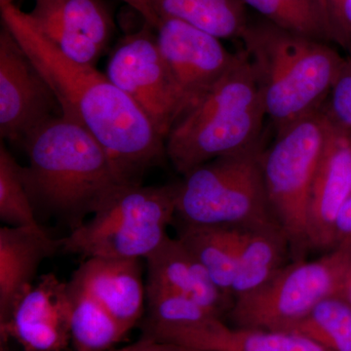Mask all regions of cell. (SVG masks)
<instances>
[{
	"label": "cell",
	"instance_id": "29",
	"mask_svg": "<svg viewBox=\"0 0 351 351\" xmlns=\"http://www.w3.org/2000/svg\"><path fill=\"white\" fill-rule=\"evenodd\" d=\"M125 2L127 5L133 8L143 18L145 23L151 25L154 29L160 25V18L157 15L151 0H121Z\"/></svg>",
	"mask_w": 351,
	"mask_h": 351
},
{
	"label": "cell",
	"instance_id": "11",
	"mask_svg": "<svg viewBox=\"0 0 351 351\" xmlns=\"http://www.w3.org/2000/svg\"><path fill=\"white\" fill-rule=\"evenodd\" d=\"M156 32L159 50L181 94L184 115L232 68L237 55L230 54L221 39L179 20L161 19Z\"/></svg>",
	"mask_w": 351,
	"mask_h": 351
},
{
	"label": "cell",
	"instance_id": "20",
	"mask_svg": "<svg viewBox=\"0 0 351 351\" xmlns=\"http://www.w3.org/2000/svg\"><path fill=\"white\" fill-rule=\"evenodd\" d=\"M244 228L180 223L178 239L203 265L219 290L232 298Z\"/></svg>",
	"mask_w": 351,
	"mask_h": 351
},
{
	"label": "cell",
	"instance_id": "19",
	"mask_svg": "<svg viewBox=\"0 0 351 351\" xmlns=\"http://www.w3.org/2000/svg\"><path fill=\"white\" fill-rule=\"evenodd\" d=\"M290 245L278 223L243 228L239 267L232 285L233 300L255 292L286 263Z\"/></svg>",
	"mask_w": 351,
	"mask_h": 351
},
{
	"label": "cell",
	"instance_id": "16",
	"mask_svg": "<svg viewBox=\"0 0 351 351\" xmlns=\"http://www.w3.org/2000/svg\"><path fill=\"white\" fill-rule=\"evenodd\" d=\"M63 243L43 226L0 228V326L34 286L41 263L62 252Z\"/></svg>",
	"mask_w": 351,
	"mask_h": 351
},
{
	"label": "cell",
	"instance_id": "32",
	"mask_svg": "<svg viewBox=\"0 0 351 351\" xmlns=\"http://www.w3.org/2000/svg\"><path fill=\"white\" fill-rule=\"evenodd\" d=\"M184 348V351H201V350H191V348Z\"/></svg>",
	"mask_w": 351,
	"mask_h": 351
},
{
	"label": "cell",
	"instance_id": "3",
	"mask_svg": "<svg viewBox=\"0 0 351 351\" xmlns=\"http://www.w3.org/2000/svg\"><path fill=\"white\" fill-rule=\"evenodd\" d=\"M240 39L277 131L322 108L346 62L325 41L270 23L249 25Z\"/></svg>",
	"mask_w": 351,
	"mask_h": 351
},
{
	"label": "cell",
	"instance_id": "21",
	"mask_svg": "<svg viewBox=\"0 0 351 351\" xmlns=\"http://www.w3.org/2000/svg\"><path fill=\"white\" fill-rule=\"evenodd\" d=\"M161 19H175L219 39L241 38L249 24L243 0H151Z\"/></svg>",
	"mask_w": 351,
	"mask_h": 351
},
{
	"label": "cell",
	"instance_id": "2",
	"mask_svg": "<svg viewBox=\"0 0 351 351\" xmlns=\"http://www.w3.org/2000/svg\"><path fill=\"white\" fill-rule=\"evenodd\" d=\"M22 147L29 159L23 173L34 210L61 219L71 230L128 186L100 143L64 115L34 128Z\"/></svg>",
	"mask_w": 351,
	"mask_h": 351
},
{
	"label": "cell",
	"instance_id": "18",
	"mask_svg": "<svg viewBox=\"0 0 351 351\" xmlns=\"http://www.w3.org/2000/svg\"><path fill=\"white\" fill-rule=\"evenodd\" d=\"M145 286L172 291L199 304L218 317L230 313L234 300L219 290L206 269L179 239L168 235L145 258Z\"/></svg>",
	"mask_w": 351,
	"mask_h": 351
},
{
	"label": "cell",
	"instance_id": "15",
	"mask_svg": "<svg viewBox=\"0 0 351 351\" xmlns=\"http://www.w3.org/2000/svg\"><path fill=\"white\" fill-rule=\"evenodd\" d=\"M147 336L201 351H331L295 332L230 327L217 316L189 326L158 330Z\"/></svg>",
	"mask_w": 351,
	"mask_h": 351
},
{
	"label": "cell",
	"instance_id": "1",
	"mask_svg": "<svg viewBox=\"0 0 351 351\" xmlns=\"http://www.w3.org/2000/svg\"><path fill=\"white\" fill-rule=\"evenodd\" d=\"M2 25L15 36L48 82L66 119L84 127L112 159L128 186L162 163L165 138L128 95L96 66L64 55L15 3L0 6Z\"/></svg>",
	"mask_w": 351,
	"mask_h": 351
},
{
	"label": "cell",
	"instance_id": "28",
	"mask_svg": "<svg viewBox=\"0 0 351 351\" xmlns=\"http://www.w3.org/2000/svg\"><path fill=\"white\" fill-rule=\"evenodd\" d=\"M107 351H184L182 346L164 343L151 337L143 336L135 343L123 348H115Z\"/></svg>",
	"mask_w": 351,
	"mask_h": 351
},
{
	"label": "cell",
	"instance_id": "5",
	"mask_svg": "<svg viewBox=\"0 0 351 351\" xmlns=\"http://www.w3.org/2000/svg\"><path fill=\"white\" fill-rule=\"evenodd\" d=\"M263 154L260 140L184 176L177 184L176 219L188 225L245 228L278 223L265 191Z\"/></svg>",
	"mask_w": 351,
	"mask_h": 351
},
{
	"label": "cell",
	"instance_id": "8",
	"mask_svg": "<svg viewBox=\"0 0 351 351\" xmlns=\"http://www.w3.org/2000/svg\"><path fill=\"white\" fill-rule=\"evenodd\" d=\"M351 274V243L318 260H294L255 292L234 300L233 326L287 331L327 298L341 295Z\"/></svg>",
	"mask_w": 351,
	"mask_h": 351
},
{
	"label": "cell",
	"instance_id": "23",
	"mask_svg": "<svg viewBox=\"0 0 351 351\" xmlns=\"http://www.w3.org/2000/svg\"><path fill=\"white\" fill-rule=\"evenodd\" d=\"M270 24L285 31L325 41L332 39L326 14L318 0H243Z\"/></svg>",
	"mask_w": 351,
	"mask_h": 351
},
{
	"label": "cell",
	"instance_id": "13",
	"mask_svg": "<svg viewBox=\"0 0 351 351\" xmlns=\"http://www.w3.org/2000/svg\"><path fill=\"white\" fill-rule=\"evenodd\" d=\"M69 281L44 274L14 307L1 338L15 339L25 351H62L71 341Z\"/></svg>",
	"mask_w": 351,
	"mask_h": 351
},
{
	"label": "cell",
	"instance_id": "17",
	"mask_svg": "<svg viewBox=\"0 0 351 351\" xmlns=\"http://www.w3.org/2000/svg\"><path fill=\"white\" fill-rule=\"evenodd\" d=\"M71 280L100 302L127 332L144 314L147 290L141 260L86 258Z\"/></svg>",
	"mask_w": 351,
	"mask_h": 351
},
{
	"label": "cell",
	"instance_id": "22",
	"mask_svg": "<svg viewBox=\"0 0 351 351\" xmlns=\"http://www.w3.org/2000/svg\"><path fill=\"white\" fill-rule=\"evenodd\" d=\"M71 291V341L76 351H107L125 338L128 332L100 302L69 281Z\"/></svg>",
	"mask_w": 351,
	"mask_h": 351
},
{
	"label": "cell",
	"instance_id": "14",
	"mask_svg": "<svg viewBox=\"0 0 351 351\" xmlns=\"http://www.w3.org/2000/svg\"><path fill=\"white\" fill-rule=\"evenodd\" d=\"M350 195L351 132L338 128L329 121L314 171L309 199V233L313 248H335V223Z\"/></svg>",
	"mask_w": 351,
	"mask_h": 351
},
{
	"label": "cell",
	"instance_id": "12",
	"mask_svg": "<svg viewBox=\"0 0 351 351\" xmlns=\"http://www.w3.org/2000/svg\"><path fill=\"white\" fill-rule=\"evenodd\" d=\"M15 1L0 0V6ZM27 16L64 55L89 66H96L114 32L112 12L103 0H34Z\"/></svg>",
	"mask_w": 351,
	"mask_h": 351
},
{
	"label": "cell",
	"instance_id": "25",
	"mask_svg": "<svg viewBox=\"0 0 351 351\" xmlns=\"http://www.w3.org/2000/svg\"><path fill=\"white\" fill-rule=\"evenodd\" d=\"M0 219L10 226H39L25 186L23 166L0 145Z\"/></svg>",
	"mask_w": 351,
	"mask_h": 351
},
{
	"label": "cell",
	"instance_id": "10",
	"mask_svg": "<svg viewBox=\"0 0 351 351\" xmlns=\"http://www.w3.org/2000/svg\"><path fill=\"white\" fill-rule=\"evenodd\" d=\"M56 96L11 32L0 31V136L24 143L34 128L54 117Z\"/></svg>",
	"mask_w": 351,
	"mask_h": 351
},
{
	"label": "cell",
	"instance_id": "24",
	"mask_svg": "<svg viewBox=\"0 0 351 351\" xmlns=\"http://www.w3.org/2000/svg\"><path fill=\"white\" fill-rule=\"evenodd\" d=\"M285 332L301 335L331 351H351V304L341 295L327 298Z\"/></svg>",
	"mask_w": 351,
	"mask_h": 351
},
{
	"label": "cell",
	"instance_id": "26",
	"mask_svg": "<svg viewBox=\"0 0 351 351\" xmlns=\"http://www.w3.org/2000/svg\"><path fill=\"white\" fill-rule=\"evenodd\" d=\"M321 110L332 125L351 132V58L346 60Z\"/></svg>",
	"mask_w": 351,
	"mask_h": 351
},
{
	"label": "cell",
	"instance_id": "31",
	"mask_svg": "<svg viewBox=\"0 0 351 351\" xmlns=\"http://www.w3.org/2000/svg\"><path fill=\"white\" fill-rule=\"evenodd\" d=\"M319 1L321 7H322L323 10H324L325 14H326L327 18H328V14H327V0H318ZM329 20V19H328Z\"/></svg>",
	"mask_w": 351,
	"mask_h": 351
},
{
	"label": "cell",
	"instance_id": "4",
	"mask_svg": "<svg viewBox=\"0 0 351 351\" xmlns=\"http://www.w3.org/2000/svg\"><path fill=\"white\" fill-rule=\"evenodd\" d=\"M267 117L248 57L237 55L232 68L172 127L166 156L177 173L246 149L262 140Z\"/></svg>",
	"mask_w": 351,
	"mask_h": 351
},
{
	"label": "cell",
	"instance_id": "7",
	"mask_svg": "<svg viewBox=\"0 0 351 351\" xmlns=\"http://www.w3.org/2000/svg\"><path fill=\"white\" fill-rule=\"evenodd\" d=\"M328 128L329 120L320 108L277 131L276 142L263 154V180L270 209L287 237L294 260L304 258L313 249L309 199Z\"/></svg>",
	"mask_w": 351,
	"mask_h": 351
},
{
	"label": "cell",
	"instance_id": "27",
	"mask_svg": "<svg viewBox=\"0 0 351 351\" xmlns=\"http://www.w3.org/2000/svg\"><path fill=\"white\" fill-rule=\"evenodd\" d=\"M351 243V195L343 203L335 223V247Z\"/></svg>",
	"mask_w": 351,
	"mask_h": 351
},
{
	"label": "cell",
	"instance_id": "9",
	"mask_svg": "<svg viewBox=\"0 0 351 351\" xmlns=\"http://www.w3.org/2000/svg\"><path fill=\"white\" fill-rule=\"evenodd\" d=\"M106 75L137 104L166 141L184 110L156 29L145 23L142 29L124 36L110 54Z\"/></svg>",
	"mask_w": 351,
	"mask_h": 351
},
{
	"label": "cell",
	"instance_id": "6",
	"mask_svg": "<svg viewBox=\"0 0 351 351\" xmlns=\"http://www.w3.org/2000/svg\"><path fill=\"white\" fill-rule=\"evenodd\" d=\"M177 184L127 186L63 237L62 252L90 258L141 260L168 237L176 219Z\"/></svg>",
	"mask_w": 351,
	"mask_h": 351
},
{
	"label": "cell",
	"instance_id": "30",
	"mask_svg": "<svg viewBox=\"0 0 351 351\" xmlns=\"http://www.w3.org/2000/svg\"><path fill=\"white\" fill-rule=\"evenodd\" d=\"M341 295L351 304V274L350 277H348V281H346L345 288H343Z\"/></svg>",
	"mask_w": 351,
	"mask_h": 351
}]
</instances>
